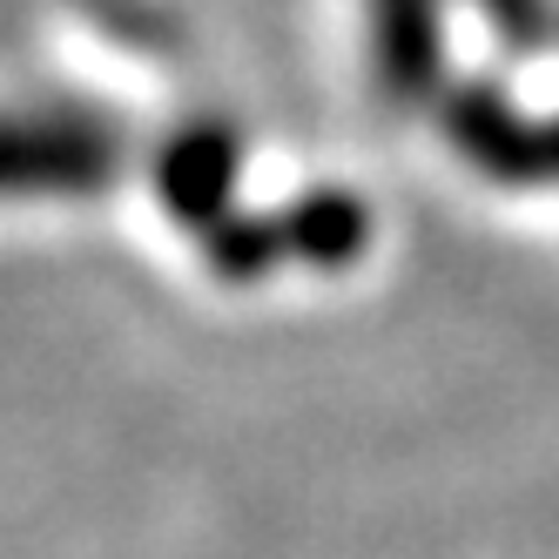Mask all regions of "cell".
Returning a JSON list of instances; mask_svg holds the SVG:
<instances>
[{
    "label": "cell",
    "instance_id": "cell-1",
    "mask_svg": "<svg viewBox=\"0 0 559 559\" xmlns=\"http://www.w3.org/2000/svg\"><path fill=\"white\" fill-rule=\"evenodd\" d=\"M122 142L95 122H14L0 115V195H74L108 189Z\"/></svg>",
    "mask_w": 559,
    "mask_h": 559
},
{
    "label": "cell",
    "instance_id": "cell-2",
    "mask_svg": "<svg viewBox=\"0 0 559 559\" xmlns=\"http://www.w3.org/2000/svg\"><path fill=\"white\" fill-rule=\"evenodd\" d=\"M229 176H236V129H223V122L182 129V135L163 148V163H155V189H163L169 216L189 223V229H203V236L223 223Z\"/></svg>",
    "mask_w": 559,
    "mask_h": 559
},
{
    "label": "cell",
    "instance_id": "cell-3",
    "mask_svg": "<svg viewBox=\"0 0 559 559\" xmlns=\"http://www.w3.org/2000/svg\"><path fill=\"white\" fill-rule=\"evenodd\" d=\"M378 82L391 102H425L438 82V0H371Z\"/></svg>",
    "mask_w": 559,
    "mask_h": 559
},
{
    "label": "cell",
    "instance_id": "cell-4",
    "mask_svg": "<svg viewBox=\"0 0 559 559\" xmlns=\"http://www.w3.org/2000/svg\"><path fill=\"white\" fill-rule=\"evenodd\" d=\"M276 229H284V250H297V257L317 263V270H337V263H350V257H365V243H371V216H365V203H357V195H344V189L304 195V203L276 223Z\"/></svg>",
    "mask_w": 559,
    "mask_h": 559
},
{
    "label": "cell",
    "instance_id": "cell-5",
    "mask_svg": "<svg viewBox=\"0 0 559 559\" xmlns=\"http://www.w3.org/2000/svg\"><path fill=\"white\" fill-rule=\"evenodd\" d=\"M276 250H284V229L276 223H257V216H243V223H216L210 229V263L223 270V276H263L270 263H276Z\"/></svg>",
    "mask_w": 559,
    "mask_h": 559
},
{
    "label": "cell",
    "instance_id": "cell-6",
    "mask_svg": "<svg viewBox=\"0 0 559 559\" xmlns=\"http://www.w3.org/2000/svg\"><path fill=\"white\" fill-rule=\"evenodd\" d=\"M478 8H486V21L506 34V41H519V48H533L546 34V0H478Z\"/></svg>",
    "mask_w": 559,
    "mask_h": 559
},
{
    "label": "cell",
    "instance_id": "cell-7",
    "mask_svg": "<svg viewBox=\"0 0 559 559\" xmlns=\"http://www.w3.org/2000/svg\"><path fill=\"white\" fill-rule=\"evenodd\" d=\"M559 176V129H539V182Z\"/></svg>",
    "mask_w": 559,
    "mask_h": 559
}]
</instances>
